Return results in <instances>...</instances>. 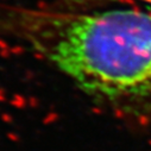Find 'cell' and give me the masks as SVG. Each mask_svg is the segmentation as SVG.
<instances>
[{
  "label": "cell",
  "mask_w": 151,
  "mask_h": 151,
  "mask_svg": "<svg viewBox=\"0 0 151 151\" xmlns=\"http://www.w3.org/2000/svg\"><path fill=\"white\" fill-rule=\"evenodd\" d=\"M0 36L31 48L89 95L151 100V14L65 10L0 1Z\"/></svg>",
  "instance_id": "6da1fadb"
},
{
  "label": "cell",
  "mask_w": 151,
  "mask_h": 151,
  "mask_svg": "<svg viewBox=\"0 0 151 151\" xmlns=\"http://www.w3.org/2000/svg\"><path fill=\"white\" fill-rule=\"evenodd\" d=\"M114 1H142L151 4V0H56V4L54 6L65 10H91V7L96 5Z\"/></svg>",
  "instance_id": "7a4b0ae2"
}]
</instances>
